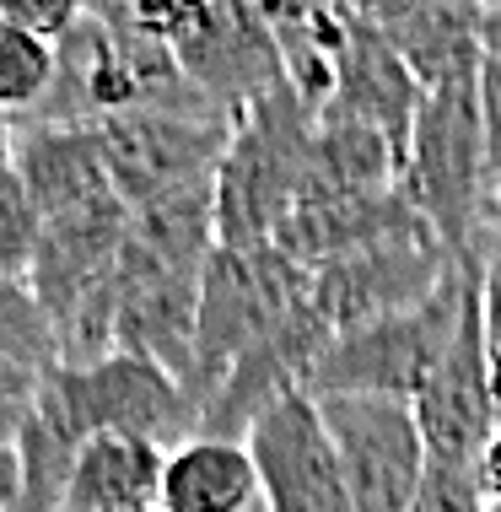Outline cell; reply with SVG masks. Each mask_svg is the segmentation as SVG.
Wrapping results in <instances>:
<instances>
[{"instance_id":"obj_12","label":"cell","mask_w":501,"mask_h":512,"mask_svg":"<svg viewBox=\"0 0 501 512\" xmlns=\"http://www.w3.org/2000/svg\"><path fill=\"white\" fill-rule=\"evenodd\" d=\"M367 22L388 38V49L405 60L421 92H442L458 81H480V6L426 0V6H361Z\"/></svg>"},{"instance_id":"obj_25","label":"cell","mask_w":501,"mask_h":512,"mask_svg":"<svg viewBox=\"0 0 501 512\" xmlns=\"http://www.w3.org/2000/svg\"><path fill=\"white\" fill-rule=\"evenodd\" d=\"M480 54H485V65L501 71V0L496 6H480Z\"/></svg>"},{"instance_id":"obj_13","label":"cell","mask_w":501,"mask_h":512,"mask_svg":"<svg viewBox=\"0 0 501 512\" xmlns=\"http://www.w3.org/2000/svg\"><path fill=\"white\" fill-rule=\"evenodd\" d=\"M426 92L415 87V76L405 71L388 38L367 22V11L351 6V33H345V54H340V76H334V98L324 114H345L361 119L372 130H383L399 151H410V130L421 114Z\"/></svg>"},{"instance_id":"obj_6","label":"cell","mask_w":501,"mask_h":512,"mask_svg":"<svg viewBox=\"0 0 501 512\" xmlns=\"http://www.w3.org/2000/svg\"><path fill=\"white\" fill-rule=\"evenodd\" d=\"M44 389L60 399V410L87 442L103 432H124L173 453L178 442L200 437V410H194L189 389L173 372L130 351H114L92 367H54L44 372Z\"/></svg>"},{"instance_id":"obj_2","label":"cell","mask_w":501,"mask_h":512,"mask_svg":"<svg viewBox=\"0 0 501 512\" xmlns=\"http://www.w3.org/2000/svg\"><path fill=\"white\" fill-rule=\"evenodd\" d=\"M318 114L281 87L232 119L227 157L216 168V248H264L281 238L308 189Z\"/></svg>"},{"instance_id":"obj_16","label":"cell","mask_w":501,"mask_h":512,"mask_svg":"<svg viewBox=\"0 0 501 512\" xmlns=\"http://www.w3.org/2000/svg\"><path fill=\"white\" fill-rule=\"evenodd\" d=\"M167 448L146 437L103 432L76 453L60 512H162Z\"/></svg>"},{"instance_id":"obj_11","label":"cell","mask_w":501,"mask_h":512,"mask_svg":"<svg viewBox=\"0 0 501 512\" xmlns=\"http://www.w3.org/2000/svg\"><path fill=\"white\" fill-rule=\"evenodd\" d=\"M243 442L259 469L264 512H351L340 453L313 394H291L275 410H264Z\"/></svg>"},{"instance_id":"obj_10","label":"cell","mask_w":501,"mask_h":512,"mask_svg":"<svg viewBox=\"0 0 501 512\" xmlns=\"http://www.w3.org/2000/svg\"><path fill=\"white\" fill-rule=\"evenodd\" d=\"M485 259L469 281L464 313L458 329L442 351L431 383L415 399V421L431 448V464H464L475 469L480 448L491 442V432L501 426V394H496V372H491V351H485Z\"/></svg>"},{"instance_id":"obj_14","label":"cell","mask_w":501,"mask_h":512,"mask_svg":"<svg viewBox=\"0 0 501 512\" xmlns=\"http://www.w3.org/2000/svg\"><path fill=\"white\" fill-rule=\"evenodd\" d=\"M17 173L44 221L119 200L103 168L97 124H17Z\"/></svg>"},{"instance_id":"obj_7","label":"cell","mask_w":501,"mask_h":512,"mask_svg":"<svg viewBox=\"0 0 501 512\" xmlns=\"http://www.w3.org/2000/svg\"><path fill=\"white\" fill-rule=\"evenodd\" d=\"M227 141L232 119L216 114H119L97 124L108 184L130 216L184 195V189L216 184Z\"/></svg>"},{"instance_id":"obj_1","label":"cell","mask_w":501,"mask_h":512,"mask_svg":"<svg viewBox=\"0 0 501 512\" xmlns=\"http://www.w3.org/2000/svg\"><path fill=\"white\" fill-rule=\"evenodd\" d=\"M399 195L437 232L453 259H475L496 227V184L485 168V124H480V81L426 92L410 130Z\"/></svg>"},{"instance_id":"obj_23","label":"cell","mask_w":501,"mask_h":512,"mask_svg":"<svg viewBox=\"0 0 501 512\" xmlns=\"http://www.w3.org/2000/svg\"><path fill=\"white\" fill-rule=\"evenodd\" d=\"M0 512H22V448L0 437Z\"/></svg>"},{"instance_id":"obj_17","label":"cell","mask_w":501,"mask_h":512,"mask_svg":"<svg viewBox=\"0 0 501 512\" xmlns=\"http://www.w3.org/2000/svg\"><path fill=\"white\" fill-rule=\"evenodd\" d=\"M162 512H264L248 442L227 437L178 442L162 469Z\"/></svg>"},{"instance_id":"obj_24","label":"cell","mask_w":501,"mask_h":512,"mask_svg":"<svg viewBox=\"0 0 501 512\" xmlns=\"http://www.w3.org/2000/svg\"><path fill=\"white\" fill-rule=\"evenodd\" d=\"M475 486L485 496V507H501V426L491 432V442H485L480 459H475Z\"/></svg>"},{"instance_id":"obj_3","label":"cell","mask_w":501,"mask_h":512,"mask_svg":"<svg viewBox=\"0 0 501 512\" xmlns=\"http://www.w3.org/2000/svg\"><path fill=\"white\" fill-rule=\"evenodd\" d=\"M308 286H313V275L297 259H286L275 243L216 248L205 259L200 308H194V372H189L194 410L205 415L221 378L308 302Z\"/></svg>"},{"instance_id":"obj_8","label":"cell","mask_w":501,"mask_h":512,"mask_svg":"<svg viewBox=\"0 0 501 512\" xmlns=\"http://www.w3.org/2000/svg\"><path fill=\"white\" fill-rule=\"evenodd\" d=\"M329 442L340 453V475L351 491V512H415L431 475V448L410 405L399 399L329 394L318 399Z\"/></svg>"},{"instance_id":"obj_15","label":"cell","mask_w":501,"mask_h":512,"mask_svg":"<svg viewBox=\"0 0 501 512\" xmlns=\"http://www.w3.org/2000/svg\"><path fill=\"white\" fill-rule=\"evenodd\" d=\"M415 227H426V221L415 216V205L399 189H388V195H351V200H302L281 227L275 248L313 275V270L334 265V259L361 254V248L405 238Z\"/></svg>"},{"instance_id":"obj_21","label":"cell","mask_w":501,"mask_h":512,"mask_svg":"<svg viewBox=\"0 0 501 512\" xmlns=\"http://www.w3.org/2000/svg\"><path fill=\"white\" fill-rule=\"evenodd\" d=\"M485 351H491V372H496V394H501V216L491 227V243H485Z\"/></svg>"},{"instance_id":"obj_26","label":"cell","mask_w":501,"mask_h":512,"mask_svg":"<svg viewBox=\"0 0 501 512\" xmlns=\"http://www.w3.org/2000/svg\"><path fill=\"white\" fill-rule=\"evenodd\" d=\"M17 173V119L0 114V184Z\"/></svg>"},{"instance_id":"obj_9","label":"cell","mask_w":501,"mask_h":512,"mask_svg":"<svg viewBox=\"0 0 501 512\" xmlns=\"http://www.w3.org/2000/svg\"><path fill=\"white\" fill-rule=\"evenodd\" d=\"M458 259L437 243L431 227H415L405 238H388L378 248H361L351 259L313 270L308 286V308L324 324L329 340L351 335L361 324H378L388 313H405L415 302H426L448 281V270Z\"/></svg>"},{"instance_id":"obj_20","label":"cell","mask_w":501,"mask_h":512,"mask_svg":"<svg viewBox=\"0 0 501 512\" xmlns=\"http://www.w3.org/2000/svg\"><path fill=\"white\" fill-rule=\"evenodd\" d=\"M415 512H485V496L475 486V469H464V464H431Z\"/></svg>"},{"instance_id":"obj_4","label":"cell","mask_w":501,"mask_h":512,"mask_svg":"<svg viewBox=\"0 0 501 512\" xmlns=\"http://www.w3.org/2000/svg\"><path fill=\"white\" fill-rule=\"evenodd\" d=\"M480 259H485V248L475 259H458L448 270V281H442L426 302L340 335L324 351V362L313 367L308 394L313 399H329V394L399 399V405L415 410V399H421V389L431 383V372H437L442 351H448V340L458 329V313H464V297H469V281H475Z\"/></svg>"},{"instance_id":"obj_19","label":"cell","mask_w":501,"mask_h":512,"mask_svg":"<svg viewBox=\"0 0 501 512\" xmlns=\"http://www.w3.org/2000/svg\"><path fill=\"white\" fill-rule=\"evenodd\" d=\"M54 76H60V49L0 11V114L17 124L38 119L54 92Z\"/></svg>"},{"instance_id":"obj_18","label":"cell","mask_w":501,"mask_h":512,"mask_svg":"<svg viewBox=\"0 0 501 512\" xmlns=\"http://www.w3.org/2000/svg\"><path fill=\"white\" fill-rule=\"evenodd\" d=\"M281 49L286 87L297 92L313 114H324L340 76L345 33H351V6H264Z\"/></svg>"},{"instance_id":"obj_27","label":"cell","mask_w":501,"mask_h":512,"mask_svg":"<svg viewBox=\"0 0 501 512\" xmlns=\"http://www.w3.org/2000/svg\"><path fill=\"white\" fill-rule=\"evenodd\" d=\"M496 216H501V195H496Z\"/></svg>"},{"instance_id":"obj_5","label":"cell","mask_w":501,"mask_h":512,"mask_svg":"<svg viewBox=\"0 0 501 512\" xmlns=\"http://www.w3.org/2000/svg\"><path fill=\"white\" fill-rule=\"evenodd\" d=\"M135 17L173 49L178 71L216 114L243 119L286 87L264 6H135Z\"/></svg>"},{"instance_id":"obj_22","label":"cell","mask_w":501,"mask_h":512,"mask_svg":"<svg viewBox=\"0 0 501 512\" xmlns=\"http://www.w3.org/2000/svg\"><path fill=\"white\" fill-rule=\"evenodd\" d=\"M480 124H485V168H491V184L501 195V71L496 65L480 71Z\"/></svg>"},{"instance_id":"obj_28","label":"cell","mask_w":501,"mask_h":512,"mask_svg":"<svg viewBox=\"0 0 501 512\" xmlns=\"http://www.w3.org/2000/svg\"><path fill=\"white\" fill-rule=\"evenodd\" d=\"M485 512H501V507H485Z\"/></svg>"}]
</instances>
